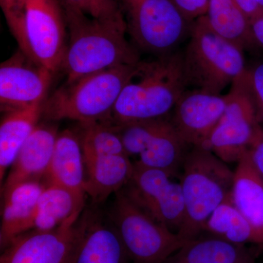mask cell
Masks as SVG:
<instances>
[{
    "label": "cell",
    "instance_id": "cell-1",
    "mask_svg": "<svg viewBox=\"0 0 263 263\" xmlns=\"http://www.w3.org/2000/svg\"><path fill=\"white\" fill-rule=\"evenodd\" d=\"M63 8L69 34L62 66L67 76L66 82L141 61L136 48L126 38L127 24L124 16L96 19Z\"/></svg>",
    "mask_w": 263,
    "mask_h": 263
},
{
    "label": "cell",
    "instance_id": "cell-2",
    "mask_svg": "<svg viewBox=\"0 0 263 263\" xmlns=\"http://www.w3.org/2000/svg\"><path fill=\"white\" fill-rule=\"evenodd\" d=\"M156 58L140 61L136 75L123 89L108 122L119 125L171 114L188 89L182 51Z\"/></svg>",
    "mask_w": 263,
    "mask_h": 263
},
{
    "label": "cell",
    "instance_id": "cell-3",
    "mask_svg": "<svg viewBox=\"0 0 263 263\" xmlns=\"http://www.w3.org/2000/svg\"><path fill=\"white\" fill-rule=\"evenodd\" d=\"M139 62L65 82L45 100L43 117L52 121L69 119L79 124L108 121L123 89L136 75Z\"/></svg>",
    "mask_w": 263,
    "mask_h": 263
},
{
    "label": "cell",
    "instance_id": "cell-4",
    "mask_svg": "<svg viewBox=\"0 0 263 263\" xmlns=\"http://www.w3.org/2000/svg\"><path fill=\"white\" fill-rule=\"evenodd\" d=\"M182 51L183 73L188 89L221 95L245 72V51L221 37L205 15L194 21Z\"/></svg>",
    "mask_w": 263,
    "mask_h": 263
},
{
    "label": "cell",
    "instance_id": "cell-5",
    "mask_svg": "<svg viewBox=\"0 0 263 263\" xmlns=\"http://www.w3.org/2000/svg\"><path fill=\"white\" fill-rule=\"evenodd\" d=\"M181 170L186 216L178 234L189 241L202 234L209 216L230 196L234 171L212 151L200 146L189 149Z\"/></svg>",
    "mask_w": 263,
    "mask_h": 263
},
{
    "label": "cell",
    "instance_id": "cell-6",
    "mask_svg": "<svg viewBox=\"0 0 263 263\" xmlns=\"http://www.w3.org/2000/svg\"><path fill=\"white\" fill-rule=\"evenodd\" d=\"M109 218L132 263H164L187 242L138 206L122 190L116 194Z\"/></svg>",
    "mask_w": 263,
    "mask_h": 263
},
{
    "label": "cell",
    "instance_id": "cell-7",
    "mask_svg": "<svg viewBox=\"0 0 263 263\" xmlns=\"http://www.w3.org/2000/svg\"><path fill=\"white\" fill-rule=\"evenodd\" d=\"M127 31L138 48L156 57L179 51L187 41L194 21L174 0H125Z\"/></svg>",
    "mask_w": 263,
    "mask_h": 263
},
{
    "label": "cell",
    "instance_id": "cell-8",
    "mask_svg": "<svg viewBox=\"0 0 263 263\" xmlns=\"http://www.w3.org/2000/svg\"><path fill=\"white\" fill-rule=\"evenodd\" d=\"M67 23L60 0H27L25 34L29 58L53 74L62 70Z\"/></svg>",
    "mask_w": 263,
    "mask_h": 263
},
{
    "label": "cell",
    "instance_id": "cell-9",
    "mask_svg": "<svg viewBox=\"0 0 263 263\" xmlns=\"http://www.w3.org/2000/svg\"><path fill=\"white\" fill-rule=\"evenodd\" d=\"M220 120L213 129L204 148L227 164L238 163L249 150L260 126L252 103L235 83Z\"/></svg>",
    "mask_w": 263,
    "mask_h": 263
},
{
    "label": "cell",
    "instance_id": "cell-10",
    "mask_svg": "<svg viewBox=\"0 0 263 263\" xmlns=\"http://www.w3.org/2000/svg\"><path fill=\"white\" fill-rule=\"evenodd\" d=\"M53 73L20 49L0 66V106L7 112L45 102Z\"/></svg>",
    "mask_w": 263,
    "mask_h": 263
},
{
    "label": "cell",
    "instance_id": "cell-11",
    "mask_svg": "<svg viewBox=\"0 0 263 263\" xmlns=\"http://www.w3.org/2000/svg\"><path fill=\"white\" fill-rule=\"evenodd\" d=\"M228 103V94L188 89L178 100L170 119L186 144L204 148Z\"/></svg>",
    "mask_w": 263,
    "mask_h": 263
},
{
    "label": "cell",
    "instance_id": "cell-12",
    "mask_svg": "<svg viewBox=\"0 0 263 263\" xmlns=\"http://www.w3.org/2000/svg\"><path fill=\"white\" fill-rule=\"evenodd\" d=\"M129 259L113 223L96 211L78 219L69 263H128Z\"/></svg>",
    "mask_w": 263,
    "mask_h": 263
},
{
    "label": "cell",
    "instance_id": "cell-13",
    "mask_svg": "<svg viewBox=\"0 0 263 263\" xmlns=\"http://www.w3.org/2000/svg\"><path fill=\"white\" fill-rule=\"evenodd\" d=\"M78 220L51 231H30L3 249L0 263H69Z\"/></svg>",
    "mask_w": 263,
    "mask_h": 263
},
{
    "label": "cell",
    "instance_id": "cell-14",
    "mask_svg": "<svg viewBox=\"0 0 263 263\" xmlns=\"http://www.w3.org/2000/svg\"><path fill=\"white\" fill-rule=\"evenodd\" d=\"M58 135L54 126L38 124L10 167L2 186V195L19 183L45 179Z\"/></svg>",
    "mask_w": 263,
    "mask_h": 263
},
{
    "label": "cell",
    "instance_id": "cell-15",
    "mask_svg": "<svg viewBox=\"0 0 263 263\" xmlns=\"http://www.w3.org/2000/svg\"><path fill=\"white\" fill-rule=\"evenodd\" d=\"M47 185L45 181H26L2 195V249H4L17 237L31 231L38 200Z\"/></svg>",
    "mask_w": 263,
    "mask_h": 263
},
{
    "label": "cell",
    "instance_id": "cell-16",
    "mask_svg": "<svg viewBox=\"0 0 263 263\" xmlns=\"http://www.w3.org/2000/svg\"><path fill=\"white\" fill-rule=\"evenodd\" d=\"M45 181L85 199L84 153L77 135L70 129L59 133Z\"/></svg>",
    "mask_w": 263,
    "mask_h": 263
},
{
    "label": "cell",
    "instance_id": "cell-17",
    "mask_svg": "<svg viewBox=\"0 0 263 263\" xmlns=\"http://www.w3.org/2000/svg\"><path fill=\"white\" fill-rule=\"evenodd\" d=\"M85 193L95 203L105 201L112 194L127 186L134 171V163L126 155L84 157Z\"/></svg>",
    "mask_w": 263,
    "mask_h": 263
},
{
    "label": "cell",
    "instance_id": "cell-18",
    "mask_svg": "<svg viewBox=\"0 0 263 263\" xmlns=\"http://www.w3.org/2000/svg\"><path fill=\"white\" fill-rule=\"evenodd\" d=\"M230 198L263 241V177L248 151L237 163Z\"/></svg>",
    "mask_w": 263,
    "mask_h": 263
},
{
    "label": "cell",
    "instance_id": "cell-19",
    "mask_svg": "<svg viewBox=\"0 0 263 263\" xmlns=\"http://www.w3.org/2000/svg\"><path fill=\"white\" fill-rule=\"evenodd\" d=\"M164 263H255V253L247 245L200 235L186 242Z\"/></svg>",
    "mask_w": 263,
    "mask_h": 263
},
{
    "label": "cell",
    "instance_id": "cell-20",
    "mask_svg": "<svg viewBox=\"0 0 263 263\" xmlns=\"http://www.w3.org/2000/svg\"><path fill=\"white\" fill-rule=\"evenodd\" d=\"M44 102L7 112L0 125V180L10 168L24 143L38 125Z\"/></svg>",
    "mask_w": 263,
    "mask_h": 263
},
{
    "label": "cell",
    "instance_id": "cell-21",
    "mask_svg": "<svg viewBox=\"0 0 263 263\" xmlns=\"http://www.w3.org/2000/svg\"><path fill=\"white\" fill-rule=\"evenodd\" d=\"M84 206V199L48 183L38 200L31 231H51L68 221L78 220Z\"/></svg>",
    "mask_w": 263,
    "mask_h": 263
},
{
    "label": "cell",
    "instance_id": "cell-22",
    "mask_svg": "<svg viewBox=\"0 0 263 263\" xmlns=\"http://www.w3.org/2000/svg\"><path fill=\"white\" fill-rule=\"evenodd\" d=\"M208 22L214 32L246 51L259 50L250 20L235 0H209Z\"/></svg>",
    "mask_w": 263,
    "mask_h": 263
},
{
    "label": "cell",
    "instance_id": "cell-23",
    "mask_svg": "<svg viewBox=\"0 0 263 263\" xmlns=\"http://www.w3.org/2000/svg\"><path fill=\"white\" fill-rule=\"evenodd\" d=\"M189 146L175 129L170 117H166L137 162L162 170L174 177L182 169Z\"/></svg>",
    "mask_w": 263,
    "mask_h": 263
},
{
    "label": "cell",
    "instance_id": "cell-24",
    "mask_svg": "<svg viewBox=\"0 0 263 263\" xmlns=\"http://www.w3.org/2000/svg\"><path fill=\"white\" fill-rule=\"evenodd\" d=\"M203 233L237 245L263 246L262 238L235 207L230 196L209 216L204 226Z\"/></svg>",
    "mask_w": 263,
    "mask_h": 263
},
{
    "label": "cell",
    "instance_id": "cell-25",
    "mask_svg": "<svg viewBox=\"0 0 263 263\" xmlns=\"http://www.w3.org/2000/svg\"><path fill=\"white\" fill-rule=\"evenodd\" d=\"M172 178L166 171L146 167L136 162L130 181L122 191L138 206L147 212L172 182Z\"/></svg>",
    "mask_w": 263,
    "mask_h": 263
},
{
    "label": "cell",
    "instance_id": "cell-26",
    "mask_svg": "<svg viewBox=\"0 0 263 263\" xmlns=\"http://www.w3.org/2000/svg\"><path fill=\"white\" fill-rule=\"evenodd\" d=\"M76 133L84 157L126 155L116 125L109 122L79 124Z\"/></svg>",
    "mask_w": 263,
    "mask_h": 263
},
{
    "label": "cell",
    "instance_id": "cell-27",
    "mask_svg": "<svg viewBox=\"0 0 263 263\" xmlns=\"http://www.w3.org/2000/svg\"><path fill=\"white\" fill-rule=\"evenodd\" d=\"M146 212L168 229L179 233L186 216L181 183L173 181Z\"/></svg>",
    "mask_w": 263,
    "mask_h": 263
},
{
    "label": "cell",
    "instance_id": "cell-28",
    "mask_svg": "<svg viewBox=\"0 0 263 263\" xmlns=\"http://www.w3.org/2000/svg\"><path fill=\"white\" fill-rule=\"evenodd\" d=\"M165 118L137 121L119 125L114 124L119 132L126 155L129 157L141 155Z\"/></svg>",
    "mask_w": 263,
    "mask_h": 263
},
{
    "label": "cell",
    "instance_id": "cell-29",
    "mask_svg": "<svg viewBox=\"0 0 263 263\" xmlns=\"http://www.w3.org/2000/svg\"><path fill=\"white\" fill-rule=\"evenodd\" d=\"M234 83L247 95L257 123L263 128V60L247 64L245 72Z\"/></svg>",
    "mask_w": 263,
    "mask_h": 263
},
{
    "label": "cell",
    "instance_id": "cell-30",
    "mask_svg": "<svg viewBox=\"0 0 263 263\" xmlns=\"http://www.w3.org/2000/svg\"><path fill=\"white\" fill-rule=\"evenodd\" d=\"M26 1L0 0V6L10 32L18 43L19 49L29 57L25 34Z\"/></svg>",
    "mask_w": 263,
    "mask_h": 263
},
{
    "label": "cell",
    "instance_id": "cell-31",
    "mask_svg": "<svg viewBox=\"0 0 263 263\" xmlns=\"http://www.w3.org/2000/svg\"><path fill=\"white\" fill-rule=\"evenodd\" d=\"M64 8L75 10L90 18L112 19L124 15L116 0H60Z\"/></svg>",
    "mask_w": 263,
    "mask_h": 263
},
{
    "label": "cell",
    "instance_id": "cell-32",
    "mask_svg": "<svg viewBox=\"0 0 263 263\" xmlns=\"http://www.w3.org/2000/svg\"><path fill=\"white\" fill-rule=\"evenodd\" d=\"M174 2L190 20L195 21L206 14L209 0H174Z\"/></svg>",
    "mask_w": 263,
    "mask_h": 263
},
{
    "label": "cell",
    "instance_id": "cell-33",
    "mask_svg": "<svg viewBox=\"0 0 263 263\" xmlns=\"http://www.w3.org/2000/svg\"><path fill=\"white\" fill-rule=\"evenodd\" d=\"M248 153L254 165L263 177V128H259Z\"/></svg>",
    "mask_w": 263,
    "mask_h": 263
},
{
    "label": "cell",
    "instance_id": "cell-34",
    "mask_svg": "<svg viewBox=\"0 0 263 263\" xmlns=\"http://www.w3.org/2000/svg\"><path fill=\"white\" fill-rule=\"evenodd\" d=\"M251 29L259 49L263 50V13L250 21Z\"/></svg>",
    "mask_w": 263,
    "mask_h": 263
},
{
    "label": "cell",
    "instance_id": "cell-35",
    "mask_svg": "<svg viewBox=\"0 0 263 263\" xmlns=\"http://www.w3.org/2000/svg\"><path fill=\"white\" fill-rule=\"evenodd\" d=\"M235 1L245 11L250 21L263 13L262 8H259L258 5L254 3V0H235Z\"/></svg>",
    "mask_w": 263,
    "mask_h": 263
},
{
    "label": "cell",
    "instance_id": "cell-36",
    "mask_svg": "<svg viewBox=\"0 0 263 263\" xmlns=\"http://www.w3.org/2000/svg\"><path fill=\"white\" fill-rule=\"evenodd\" d=\"M254 3H256L259 8H262L263 10V0H254Z\"/></svg>",
    "mask_w": 263,
    "mask_h": 263
}]
</instances>
